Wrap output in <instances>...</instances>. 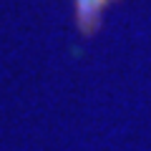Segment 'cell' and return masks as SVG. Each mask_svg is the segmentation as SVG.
Instances as JSON below:
<instances>
[{
	"label": "cell",
	"mask_w": 151,
	"mask_h": 151,
	"mask_svg": "<svg viewBox=\"0 0 151 151\" xmlns=\"http://www.w3.org/2000/svg\"><path fill=\"white\" fill-rule=\"evenodd\" d=\"M116 3V0H73V8H76V25L81 33H96L98 23H101L106 8Z\"/></svg>",
	"instance_id": "obj_1"
}]
</instances>
